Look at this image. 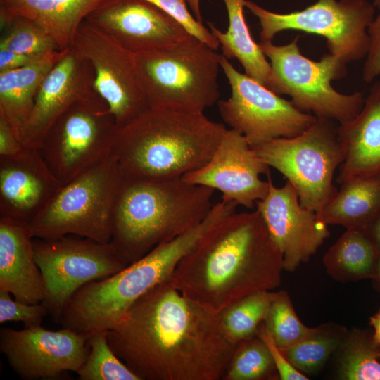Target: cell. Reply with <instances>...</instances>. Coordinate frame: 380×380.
<instances>
[{"mask_svg":"<svg viewBox=\"0 0 380 380\" xmlns=\"http://www.w3.org/2000/svg\"><path fill=\"white\" fill-rule=\"evenodd\" d=\"M107 335L140 380L222 379L238 345L220 313L186 296L170 277L138 298Z\"/></svg>","mask_w":380,"mask_h":380,"instance_id":"1","label":"cell"},{"mask_svg":"<svg viewBox=\"0 0 380 380\" xmlns=\"http://www.w3.org/2000/svg\"><path fill=\"white\" fill-rule=\"evenodd\" d=\"M283 256L255 210L234 212L208 232L170 279L186 296L217 313L281 283Z\"/></svg>","mask_w":380,"mask_h":380,"instance_id":"2","label":"cell"},{"mask_svg":"<svg viewBox=\"0 0 380 380\" xmlns=\"http://www.w3.org/2000/svg\"><path fill=\"white\" fill-rule=\"evenodd\" d=\"M227 129L203 113L149 107L118 128L113 155L125 178H182L209 161Z\"/></svg>","mask_w":380,"mask_h":380,"instance_id":"3","label":"cell"},{"mask_svg":"<svg viewBox=\"0 0 380 380\" xmlns=\"http://www.w3.org/2000/svg\"><path fill=\"white\" fill-rule=\"evenodd\" d=\"M214 191L182 178L124 177L114 208L110 244L128 265L133 263L203 220L213 205Z\"/></svg>","mask_w":380,"mask_h":380,"instance_id":"4","label":"cell"},{"mask_svg":"<svg viewBox=\"0 0 380 380\" xmlns=\"http://www.w3.org/2000/svg\"><path fill=\"white\" fill-rule=\"evenodd\" d=\"M217 223V217L208 214L198 224L158 245L121 271L82 286L54 322L81 334L110 330L138 298L172 275L181 260Z\"/></svg>","mask_w":380,"mask_h":380,"instance_id":"5","label":"cell"},{"mask_svg":"<svg viewBox=\"0 0 380 380\" xmlns=\"http://www.w3.org/2000/svg\"><path fill=\"white\" fill-rule=\"evenodd\" d=\"M132 56L150 107L203 113L219 101L221 55L197 37Z\"/></svg>","mask_w":380,"mask_h":380,"instance_id":"6","label":"cell"},{"mask_svg":"<svg viewBox=\"0 0 380 380\" xmlns=\"http://www.w3.org/2000/svg\"><path fill=\"white\" fill-rule=\"evenodd\" d=\"M123 179L112 153L60 187L29 223L32 236L54 239L74 235L110 243L114 208Z\"/></svg>","mask_w":380,"mask_h":380,"instance_id":"7","label":"cell"},{"mask_svg":"<svg viewBox=\"0 0 380 380\" xmlns=\"http://www.w3.org/2000/svg\"><path fill=\"white\" fill-rule=\"evenodd\" d=\"M299 36L290 43L277 46L260 42L259 46L270 61L269 89L277 95L286 94L298 109L310 112L317 118L342 123L354 119L364 103L363 94H350L336 91L331 82L347 75L346 63L331 53L314 61L300 51Z\"/></svg>","mask_w":380,"mask_h":380,"instance_id":"8","label":"cell"},{"mask_svg":"<svg viewBox=\"0 0 380 380\" xmlns=\"http://www.w3.org/2000/svg\"><path fill=\"white\" fill-rule=\"evenodd\" d=\"M270 167L282 174L293 186L300 205L320 214L337 192L334 173L345 153L338 134V125L317 118L303 133L277 138L251 146Z\"/></svg>","mask_w":380,"mask_h":380,"instance_id":"9","label":"cell"},{"mask_svg":"<svg viewBox=\"0 0 380 380\" xmlns=\"http://www.w3.org/2000/svg\"><path fill=\"white\" fill-rule=\"evenodd\" d=\"M118 128L100 96L78 101L56 120L39 150L63 186L112 155Z\"/></svg>","mask_w":380,"mask_h":380,"instance_id":"10","label":"cell"},{"mask_svg":"<svg viewBox=\"0 0 380 380\" xmlns=\"http://www.w3.org/2000/svg\"><path fill=\"white\" fill-rule=\"evenodd\" d=\"M245 7L259 20L260 42H271L277 33L295 30L324 37L329 53L346 64L367 54V29L375 6L367 0H318L289 13L272 12L249 0Z\"/></svg>","mask_w":380,"mask_h":380,"instance_id":"11","label":"cell"},{"mask_svg":"<svg viewBox=\"0 0 380 380\" xmlns=\"http://www.w3.org/2000/svg\"><path fill=\"white\" fill-rule=\"evenodd\" d=\"M220 63L232 91L229 99L217 103L220 116L251 146L297 136L317 121L315 115L300 110L291 101L239 72L223 55Z\"/></svg>","mask_w":380,"mask_h":380,"instance_id":"12","label":"cell"},{"mask_svg":"<svg viewBox=\"0 0 380 380\" xmlns=\"http://www.w3.org/2000/svg\"><path fill=\"white\" fill-rule=\"evenodd\" d=\"M75 236L33 240L35 260L46 289L42 303L53 320L82 286L108 277L129 265L110 243Z\"/></svg>","mask_w":380,"mask_h":380,"instance_id":"13","label":"cell"},{"mask_svg":"<svg viewBox=\"0 0 380 380\" xmlns=\"http://www.w3.org/2000/svg\"><path fill=\"white\" fill-rule=\"evenodd\" d=\"M72 48L92 65L96 89L107 103L118 127L150 107L137 75L132 53L112 37L84 20L76 33Z\"/></svg>","mask_w":380,"mask_h":380,"instance_id":"14","label":"cell"},{"mask_svg":"<svg viewBox=\"0 0 380 380\" xmlns=\"http://www.w3.org/2000/svg\"><path fill=\"white\" fill-rule=\"evenodd\" d=\"M89 334L66 327L51 331L37 326L0 329V350L21 379H53L77 372L89 353Z\"/></svg>","mask_w":380,"mask_h":380,"instance_id":"15","label":"cell"},{"mask_svg":"<svg viewBox=\"0 0 380 380\" xmlns=\"http://www.w3.org/2000/svg\"><path fill=\"white\" fill-rule=\"evenodd\" d=\"M270 168L242 134L229 129L209 161L182 178L220 191L224 202L252 209L268 193L269 180L260 175L270 173Z\"/></svg>","mask_w":380,"mask_h":380,"instance_id":"16","label":"cell"},{"mask_svg":"<svg viewBox=\"0 0 380 380\" xmlns=\"http://www.w3.org/2000/svg\"><path fill=\"white\" fill-rule=\"evenodd\" d=\"M267 196L256 202L266 227L283 256L284 270L293 271L307 262L329 237L327 225L317 212L300 205L298 195L288 181L274 185L267 175Z\"/></svg>","mask_w":380,"mask_h":380,"instance_id":"17","label":"cell"},{"mask_svg":"<svg viewBox=\"0 0 380 380\" xmlns=\"http://www.w3.org/2000/svg\"><path fill=\"white\" fill-rule=\"evenodd\" d=\"M99 96L90 62L70 49L43 80L21 132L22 144L39 149L51 127L70 107Z\"/></svg>","mask_w":380,"mask_h":380,"instance_id":"18","label":"cell"},{"mask_svg":"<svg viewBox=\"0 0 380 380\" xmlns=\"http://www.w3.org/2000/svg\"><path fill=\"white\" fill-rule=\"evenodd\" d=\"M85 20L132 53L163 47L189 34L147 0H103Z\"/></svg>","mask_w":380,"mask_h":380,"instance_id":"19","label":"cell"},{"mask_svg":"<svg viewBox=\"0 0 380 380\" xmlns=\"http://www.w3.org/2000/svg\"><path fill=\"white\" fill-rule=\"evenodd\" d=\"M61 186L37 148L0 157V217L30 223Z\"/></svg>","mask_w":380,"mask_h":380,"instance_id":"20","label":"cell"},{"mask_svg":"<svg viewBox=\"0 0 380 380\" xmlns=\"http://www.w3.org/2000/svg\"><path fill=\"white\" fill-rule=\"evenodd\" d=\"M33 240L29 223L0 217V289L29 304L42 303L46 293Z\"/></svg>","mask_w":380,"mask_h":380,"instance_id":"21","label":"cell"},{"mask_svg":"<svg viewBox=\"0 0 380 380\" xmlns=\"http://www.w3.org/2000/svg\"><path fill=\"white\" fill-rule=\"evenodd\" d=\"M338 134L345 153L338 184L357 176L380 175V80L373 83L358 115L338 123Z\"/></svg>","mask_w":380,"mask_h":380,"instance_id":"22","label":"cell"},{"mask_svg":"<svg viewBox=\"0 0 380 380\" xmlns=\"http://www.w3.org/2000/svg\"><path fill=\"white\" fill-rule=\"evenodd\" d=\"M103 0H0V25L26 18L44 30L61 51L72 48L81 23Z\"/></svg>","mask_w":380,"mask_h":380,"instance_id":"23","label":"cell"},{"mask_svg":"<svg viewBox=\"0 0 380 380\" xmlns=\"http://www.w3.org/2000/svg\"><path fill=\"white\" fill-rule=\"evenodd\" d=\"M69 49L51 52L27 66L0 72V116L20 140L43 80Z\"/></svg>","mask_w":380,"mask_h":380,"instance_id":"24","label":"cell"},{"mask_svg":"<svg viewBox=\"0 0 380 380\" xmlns=\"http://www.w3.org/2000/svg\"><path fill=\"white\" fill-rule=\"evenodd\" d=\"M340 186L320 213L322 219L370 235L380 215V175L354 177Z\"/></svg>","mask_w":380,"mask_h":380,"instance_id":"25","label":"cell"},{"mask_svg":"<svg viewBox=\"0 0 380 380\" xmlns=\"http://www.w3.org/2000/svg\"><path fill=\"white\" fill-rule=\"evenodd\" d=\"M227 11L229 26L224 32L208 23L210 30L217 39L222 54L228 59L236 58L246 74L267 89L271 75L270 63L259 44L252 38L243 15L246 0H223Z\"/></svg>","mask_w":380,"mask_h":380,"instance_id":"26","label":"cell"},{"mask_svg":"<svg viewBox=\"0 0 380 380\" xmlns=\"http://www.w3.org/2000/svg\"><path fill=\"white\" fill-rule=\"evenodd\" d=\"M380 250L367 233L347 229L325 255L329 265L357 278L372 277Z\"/></svg>","mask_w":380,"mask_h":380,"instance_id":"27","label":"cell"},{"mask_svg":"<svg viewBox=\"0 0 380 380\" xmlns=\"http://www.w3.org/2000/svg\"><path fill=\"white\" fill-rule=\"evenodd\" d=\"M274 292L249 295L220 312L222 329L234 344L256 336L259 325L265 320Z\"/></svg>","mask_w":380,"mask_h":380,"instance_id":"28","label":"cell"},{"mask_svg":"<svg viewBox=\"0 0 380 380\" xmlns=\"http://www.w3.org/2000/svg\"><path fill=\"white\" fill-rule=\"evenodd\" d=\"M108 331L89 334L88 356L77 374L80 380H140L110 348Z\"/></svg>","mask_w":380,"mask_h":380,"instance_id":"29","label":"cell"},{"mask_svg":"<svg viewBox=\"0 0 380 380\" xmlns=\"http://www.w3.org/2000/svg\"><path fill=\"white\" fill-rule=\"evenodd\" d=\"M1 28L4 33L0 40V49L32 56L61 51L44 30L26 18L14 17Z\"/></svg>","mask_w":380,"mask_h":380,"instance_id":"30","label":"cell"},{"mask_svg":"<svg viewBox=\"0 0 380 380\" xmlns=\"http://www.w3.org/2000/svg\"><path fill=\"white\" fill-rule=\"evenodd\" d=\"M264 323L281 349L298 343L317 329L309 328L300 322L284 291L274 293Z\"/></svg>","mask_w":380,"mask_h":380,"instance_id":"31","label":"cell"},{"mask_svg":"<svg viewBox=\"0 0 380 380\" xmlns=\"http://www.w3.org/2000/svg\"><path fill=\"white\" fill-rule=\"evenodd\" d=\"M274 369L267 347L256 336L238 343L222 379H262L269 377Z\"/></svg>","mask_w":380,"mask_h":380,"instance_id":"32","label":"cell"},{"mask_svg":"<svg viewBox=\"0 0 380 380\" xmlns=\"http://www.w3.org/2000/svg\"><path fill=\"white\" fill-rule=\"evenodd\" d=\"M380 346L372 336L358 333L347 343L340 367V377L346 380H380Z\"/></svg>","mask_w":380,"mask_h":380,"instance_id":"33","label":"cell"},{"mask_svg":"<svg viewBox=\"0 0 380 380\" xmlns=\"http://www.w3.org/2000/svg\"><path fill=\"white\" fill-rule=\"evenodd\" d=\"M338 339L320 331V328L298 343L281 349L289 362L300 372L314 374L337 348Z\"/></svg>","mask_w":380,"mask_h":380,"instance_id":"34","label":"cell"},{"mask_svg":"<svg viewBox=\"0 0 380 380\" xmlns=\"http://www.w3.org/2000/svg\"><path fill=\"white\" fill-rule=\"evenodd\" d=\"M147 1L177 20L189 34L197 37L215 51L220 47L217 39L210 29L205 27L202 22L197 20L189 12L186 0Z\"/></svg>","mask_w":380,"mask_h":380,"instance_id":"35","label":"cell"},{"mask_svg":"<svg viewBox=\"0 0 380 380\" xmlns=\"http://www.w3.org/2000/svg\"><path fill=\"white\" fill-rule=\"evenodd\" d=\"M47 314L48 309L42 303L29 304L12 300L10 293L0 289L1 324L6 322H21L25 328L41 326Z\"/></svg>","mask_w":380,"mask_h":380,"instance_id":"36","label":"cell"},{"mask_svg":"<svg viewBox=\"0 0 380 380\" xmlns=\"http://www.w3.org/2000/svg\"><path fill=\"white\" fill-rule=\"evenodd\" d=\"M258 336L267 347L272 357L276 370L282 380H308V378L297 369L287 359L281 348L276 344L267 329L264 322L258 327Z\"/></svg>","mask_w":380,"mask_h":380,"instance_id":"37","label":"cell"},{"mask_svg":"<svg viewBox=\"0 0 380 380\" xmlns=\"http://www.w3.org/2000/svg\"><path fill=\"white\" fill-rule=\"evenodd\" d=\"M367 33L369 46L362 77L366 83H372L380 77V12L369 25Z\"/></svg>","mask_w":380,"mask_h":380,"instance_id":"38","label":"cell"},{"mask_svg":"<svg viewBox=\"0 0 380 380\" xmlns=\"http://www.w3.org/2000/svg\"><path fill=\"white\" fill-rule=\"evenodd\" d=\"M25 147L11 125L0 116V157L17 156Z\"/></svg>","mask_w":380,"mask_h":380,"instance_id":"39","label":"cell"},{"mask_svg":"<svg viewBox=\"0 0 380 380\" xmlns=\"http://www.w3.org/2000/svg\"><path fill=\"white\" fill-rule=\"evenodd\" d=\"M45 55L32 56L6 49H0V72L27 66L36 62Z\"/></svg>","mask_w":380,"mask_h":380,"instance_id":"40","label":"cell"},{"mask_svg":"<svg viewBox=\"0 0 380 380\" xmlns=\"http://www.w3.org/2000/svg\"><path fill=\"white\" fill-rule=\"evenodd\" d=\"M369 322L374 329L372 341L375 345L380 346V309L370 317Z\"/></svg>","mask_w":380,"mask_h":380,"instance_id":"41","label":"cell"},{"mask_svg":"<svg viewBox=\"0 0 380 380\" xmlns=\"http://www.w3.org/2000/svg\"><path fill=\"white\" fill-rule=\"evenodd\" d=\"M370 236L380 250V215L375 221L370 231Z\"/></svg>","mask_w":380,"mask_h":380,"instance_id":"42","label":"cell"},{"mask_svg":"<svg viewBox=\"0 0 380 380\" xmlns=\"http://www.w3.org/2000/svg\"><path fill=\"white\" fill-rule=\"evenodd\" d=\"M189 8L193 13L196 19L202 22V16L201 12V0H186Z\"/></svg>","mask_w":380,"mask_h":380,"instance_id":"43","label":"cell"},{"mask_svg":"<svg viewBox=\"0 0 380 380\" xmlns=\"http://www.w3.org/2000/svg\"><path fill=\"white\" fill-rule=\"evenodd\" d=\"M376 287L380 290V254L377 258L376 265L372 277Z\"/></svg>","mask_w":380,"mask_h":380,"instance_id":"44","label":"cell"},{"mask_svg":"<svg viewBox=\"0 0 380 380\" xmlns=\"http://www.w3.org/2000/svg\"><path fill=\"white\" fill-rule=\"evenodd\" d=\"M373 5L374 6H377L378 8H380V0H374Z\"/></svg>","mask_w":380,"mask_h":380,"instance_id":"45","label":"cell"},{"mask_svg":"<svg viewBox=\"0 0 380 380\" xmlns=\"http://www.w3.org/2000/svg\"><path fill=\"white\" fill-rule=\"evenodd\" d=\"M379 360H380V353H379Z\"/></svg>","mask_w":380,"mask_h":380,"instance_id":"46","label":"cell"}]
</instances>
